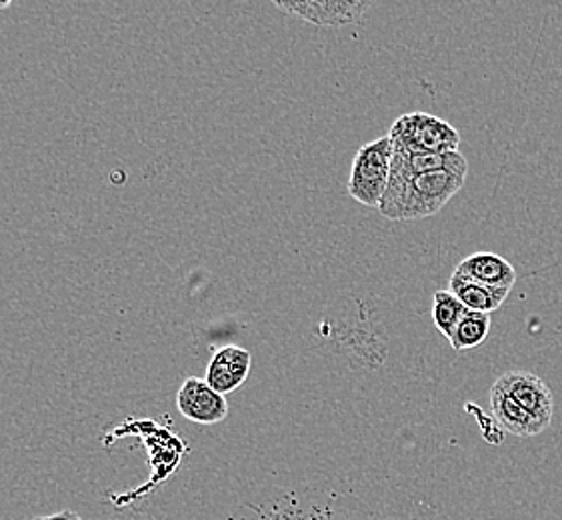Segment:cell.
<instances>
[{"mask_svg": "<svg viewBox=\"0 0 562 520\" xmlns=\"http://www.w3.org/2000/svg\"><path fill=\"white\" fill-rule=\"evenodd\" d=\"M488 332H491V315L469 310L459 323L452 339L449 340L450 347L454 352L471 351L488 339Z\"/></svg>", "mask_w": 562, "mask_h": 520, "instance_id": "cell-11", "label": "cell"}, {"mask_svg": "<svg viewBox=\"0 0 562 520\" xmlns=\"http://www.w3.org/2000/svg\"><path fill=\"white\" fill-rule=\"evenodd\" d=\"M393 162V140L384 135L357 150L350 169L347 191L357 203L369 208L381 206Z\"/></svg>", "mask_w": 562, "mask_h": 520, "instance_id": "cell-3", "label": "cell"}, {"mask_svg": "<svg viewBox=\"0 0 562 520\" xmlns=\"http://www.w3.org/2000/svg\"><path fill=\"white\" fill-rule=\"evenodd\" d=\"M11 7V2H0V11H4V9H9Z\"/></svg>", "mask_w": 562, "mask_h": 520, "instance_id": "cell-14", "label": "cell"}, {"mask_svg": "<svg viewBox=\"0 0 562 520\" xmlns=\"http://www.w3.org/2000/svg\"><path fill=\"white\" fill-rule=\"evenodd\" d=\"M449 291L469 310L484 313V315H491V313H495L496 308H501V305L506 301V296L510 293L508 289H493V286H484V284L467 281L454 272L450 276Z\"/></svg>", "mask_w": 562, "mask_h": 520, "instance_id": "cell-10", "label": "cell"}, {"mask_svg": "<svg viewBox=\"0 0 562 520\" xmlns=\"http://www.w3.org/2000/svg\"><path fill=\"white\" fill-rule=\"evenodd\" d=\"M454 274L473 283L493 286V289H508V291L517 283L515 267L505 257L495 252H474L457 264Z\"/></svg>", "mask_w": 562, "mask_h": 520, "instance_id": "cell-8", "label": "cell"}, {"mask_svg": "<svg viewBox=\"0 0 562 520\" xmlns=\"http://www.w3.org/2000/svg\"><path fill=\"white\" fill-rule=\"evenodd\" d=\"M33 520H85L80 519L77 512H72V510H60V512H55V515H46V517H36Z\"/></svg>", "mask_w": 562, "mask_h": 520, "instance_id": "cell-13", "label": "cell"}, {"mask_svg": "<svg viewBox=\"0 0 562 520\" xmlns=\"http://www.w3.org/2000/svg\"><path fill=\"white\" fill-rule=\"evenodd\" d=\"M491 408L495 415L496 422L510 434L520 437V439H529L537 437L540 432L549 429V425H544L542 420L532 417L525 408L518 405L517 400H513L503 386L495 385L491 388Z\"/></svg>", "mask_w": 562, "mask_h": 520, "instance_id": "cell-9", "label": "cell"}, {"mask_svg": "<svg viewBox=\"0 0 562 520\" xmlns=\"http://www.w3.org/2000/svg\"><path fill=\"white\" fill-rule=\"evenodd\" d=\"M389 136L394 148L413 155H447L457 152L461 135L454 126L430 113H406L394 121Z\"/></svg>", "mask_w": 562, "mask_h": 520, "instance_id": "cell-2", "label": "cell"}, {"mask_svg": "<svg viewBox=\"0 0 562 520\" xmlns=\"http://www.w3.org/2000/svg\"><path fill=\"white\" fill-rule=\"evenodd\" d=\"M180 415L194 425H216L228 417L226 396L216 393L204 378L189 376L177 393Z\"/></svg>", "mask_w": 562, "mask_h": 520, "instance_id": "cell-5", "label": "cell"}, {"mask_svg": "<svg viewBox=\"0 0 562 520\" xmlns=\"http://www.w3.org/2000/svg\"><path fill=\"white\" fill-rule=\"evenodd\" d=\"M467 313L469 308L449 289H440L432 296V323L442 332V337L449 340Z\"/></svg>", "mask_w": 562, "mask_h": 520, "instance_id": "cell-12", "label": "cell"}, {"mask_svg": "<svg viewBox=\"0 0 562 520\" xmlns=\"http://www.w3.org/2000/svg\"><path fill=\"white\" fill-rule=\"evenodd\" d=\"M250 369L252 354L237 344H226L214 352L213 359L206 364L204 381L213 386L216 393L223 396L231 395L247 383Z\"/></svg>", "mask_w": 562, "mask_h": 520, "instance_id": "cell-7", "label": "cell"}, {"mask_svg": "<svg viewBox=\"0 0 562 520\" xmlns=\"http://www.w3.org/2000/svg\"><path fill=\"white\" fill-rule=\"evenodd\" d=\"M469 170H435L408 174L391 162V177L379 213L386 221H418L437 215L461 193Z\"/></svg>", "mask_w": 562, "mask_h": 520, "instance_id": "cell-1", "label": "cell"}, {"mask_svg": "<svg viewBox=\"0 0 562 520\" xmlns=\"http://www.w3.org/2000/svg\"><path fill=\"white\" fill-rule=\"evenodd\" d=\"M277 9L294 14L306 23L316 26H350L360 24L367 11H371L372 2L369 0H311V2H274Z\"/></svg>", "mask_w": 562, "mask_h": 520, "instance_id": "cell-4", "label": "cell"}, {"mask_svg": "<svg viewBox=\"0 0 562 520\" xmlns=\"http://www.w3.org/2000/svg\"><path fill=\"white\" fill-rule=\"evenodd\" d=\"M496 383L527 412L551 427L554 398L551 388L540 376L529 371H508L498 376Z\"/></svg>", "mask_w": 562, "mask_h": 520, "instance_id": "cell-6", "label": "cell"}]
</instances>
